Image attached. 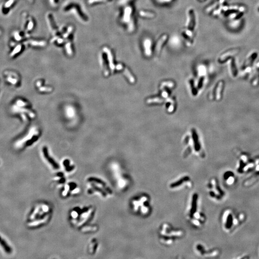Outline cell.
I'll list each match as a JSON object with an SVG mask.
<instances>
[{
    "mask_svg": "<svg viewBox=\"0 0 259 259\" xmlns=\"http://www.w3.org/2000/svg\"><path fill=\"white\" fill-rule=\"evenodd\" d=\"M10 110L12 114L19 117L23 122H28L34 117L29 103L21 98H17L12 101Z\"/></svg>",
    "mask_w": 259,
    "mask_h": 259,
    "instance_id": "obj_1",
    "label": "cell"
},
{
    "mask_svg": "<svg viewBox=\"0 0 259 259\" xmlns=\"http://www.w3.org/2000/svg\"><path fill=\"white\" fill-rule=\"evenodd\" d=\"M94 213V209L91 207H86L83 209L74 208L71 211V222L75 227L81 228L83 225L90 221Z\"/></svg>",
    "mask_w": 259,
    "mask_h": 259,
    "instance_id": "obj_2",
    "label": "cell"
},
{
    "mask_svg": "<svg viewBox=\"0 0 259 259\" xmlns=\"http://www.w3.org/2000/svg\"><path fill=\"white\" fill-rule=\"evenodd\" d=\"M87 181L89 185L87 191L90 194L98 192V194L105 197L112 194L111 189L101 179L92 177L89 178Z\"/></svg>",
    "mask_w": 259,
    "mask_h": 259,
    "instance_id": "obj_3",
    "label": "cell"
},
{
    "mask_svg": "<svg viewBox=\"0 0 259 259\" xmlns=\"http://www.w3.org/2000/svg\"><path fill=\"white\" fill-rule=\"evenodd\" d=\"M2 78L5 83L12 89H18L21 86V77L16 71L5 70L2 72Z\"/></svg>",
    "mask_w": 259,
    "mask_h": 259,
    "instance_id": "obj_4",
    "label": "cell"
},
{
    "mask_svg": "<svg viewBox=\"0 0 259 259\" xmlns=\"http://www.w3.org/2000/svg\"><path fill=\"white\" fill-rule=\"evenodd\" d=\"M37 132L34 128H32L28 134L16 140L14 143L16 148L22 149L32 145L36 140Z\"/></svg>",
    "mask_w": 259,
    "mask_h": 259,
    "instance_id": "obj_5",
    "label": "cell"
},
{
    "mask_svg": "<svg viewBox=\"0 0 259 259\" xmlns=\"http://www.w3.org/2000/svg\"><path fill=\"white\" fill-rule=\"evenodd\" d=\"M79 190L77 189V185L74 183H71L66 185L63 188L62 195L63 197H66L71 194H75L79 192Z\"/></svg>",
    "mask_w": 259,
    "mask_h": 259,
    "instance_id": "obj_6",
    "label": "cell"
},
{
    "mask_svg": "<svg viewBox=\"0 0 259 259\" xmlns=\"http://www.w3.org/2000/svg\"><path fill=\"white\" fill-rule=\"evenodd\" d=\"M257 57V53L254 52V53L251 54V55L248 56V57L246 59L242 66L243 70L246 71L245 72L246 73L250 72L249 71H250L251 65H253V62H254Z\"/></svg>",
    "mask_w": 259,
    "mask_h": 259,
    "instance_id": "obj_7",
    "label": "cell"
},
{
    "mask_svg": "<svg viewBox=\"0 0 259 259\" xmlns=\"http://www.w3.org/2000/svg\"><path fill=\"white\" fill-rule=\"evenodd\" d=\"M239 52V50L238 49H233L229 50L226 53L223 54L219 58V60L221 62H224L226 61L229 60L230 59L233 58L234 55H236Z\"/></svg>",
    "mask_w": 259,
    "mask_h": 259,
    "instance_id": "obj_8",
    "label": "cell"
},
{
    "mask_svg": "<svg viewBox=\"0 0 259 259\" xmlns=\"http://www.w3.org/2000/svg\"><path fill=\"white\" fill-rule=\"evenodd\" d=\"M16 0H7L5 2L2 6H1V13L2 14L6 15L9 12L10 10L13 7V5L14 4Z\"/></svg>",
    "mask_w": 259,
    "mask_h": 259,
    "instance_id": "obj_9",
    "label": "cell"
},
{
    "mask_svg": "<svg viewBox=\"0 0 259 259\" xmlns=\"http://www.w3.org/2000/svg\"><path fill=\"white\" fill-rule=\"evenodd\" d=\"M47 18L48 23L49 25L50 28L52 29V31L54 35L57 36H58L59 32L58 31L57 29H55L56 26H55V22H54L53 18V16H52L51 14H48Z\"/></svg>",
    "mask_w": 259,
    "mask_h": 259,
    "instance_id": "obj_10",
    "label": "cell"
},
{
    "mask_svg": "<svg viewBox=\"0 0 259 259\" xmlns=\"http://www.w3.org/2000/svg\"><path fill=\"white\" fill-rule=\"evenodd\" d=\"M22 50V46L18 45L13 50L11 53L10 54V57L12 58L15 57L20 53Z\"/></svg>",
    "mask_w": 259,
    "mask_h": 259,
    "instance_id": "obj_11",
    "label": "cell"
},
{
    "mask_svg": "<svg viewBox=\"0 0 259 259\" xmlns=\"http://www.w3.org/2000/svg\"><path fill=\"white\" fill-rule=\"evenodd\" d=\"M167 36H166V35H164V36H163L162 37L160 38V40H159L158 43H157V45H156V52H157V53H159V52H160V49H161V47L162 46L163 43H164L166 40H167Z\"/></svg>",
    "mask_w": 259,
    "mask_h": 259,
    "instance_id": "obj_12",
    "label": "cell"
},
{
    "mask_svg": "<svg viewBox=\"0 0 259 259\" xmlns=\"http://www.w3.org/2000/svg\"><path fill=\"white\" fill-rule=\"evenodd\" d=\"M0 244L2 246V248H4V250L5 251V252L7 253H11L12 252V249L8 245H7V243L3 239H1L0 240Z\"/></svg>",
    "mask_w": 259,
    "mask_h": 259,
    "instance_id": "obj_13",
    "label": "cell"
},
{
    "mask_svg": "<svg viewBox=\"0 0 259 259\" xmlns=\"http://www.w3.org/2000/svg\"><path fill=\"white\" fill-rule=\"evenodd\" d=\"M31 45L33 46H44L46 43L45 41H33L32 42H30V43Z\"/></svg>",
    "mask_w": 259,
    "mask_h": 259,
    "instance_id": "obj_14",
    "label": "cell"
},
{
    "mask_svg": "<svg viewBox=\"0 0 259 259\" xmlns=\"http://www.w3.org/2000/svg\"><path fill=\"white\" fill-rule=\"evenodd\" d=\"M131 8L130 7H127L125 9V12L124 14V20L126 22L130 18V16L131 13Z\"/></svg>",
    "mask_w": 259,
    "mask_h": 259,
    "instance_id": "obj_15",
    "label": "cell"
},
{
    "mask_svg": "<svg viewBox=\"0 0 259 259\" xmlns=\"http://www.w3.org/2000/svg\"><path fill=\"white\" fill-rule=\"evenodd\" d=\"M140 14L142 17H152L154 16V15L148 12H143V11L140 12Z\"/></svg>",
    "mask_w": 259,
    "mask_h": 259,
    "instance_id": "obj_16",
    "label": "cell"
},
{
    "mask_svg": "<svg viewBox=\"0 0 259 259\" xmlns=\"http://www.w3.org/2000/svg\"><path fill=\"white\" fill-rule=\"evenodd\" d=\"M150 41L149 40H146L145 42V47L146 48V53H150Z\"/></svg>",
    "mask_w": 259,
    "mask_h": 259,
    "instance_id": "obj_17",
    "label": "cell"
},
{
    "mask_svg": "<svg viewBox=\"0 0 259 259\" xmlns=\"http://www.w3.org/2000/svg\"><path fill=\"white\" fill-rule=\"evenodd\" d=\"M66 49L68 52V53H71L72 52V44L71 42H68L66 45Z\"/></svg>",
    "mask_w": 259,
    "mask_h": 259,
    "instance_id": "obj_18",
    "label": "cell"
},
{
    "mask_svg": "<svg viewBox=\"0 0 259 259\" xmlns=\"http://www.w3.org/2000/svg\"><path fill=\"white\" fill-rule=\"evenodd\" d=\"M52 4L53 5H57L58 4L59 0H50Z\"/></svg>",
    "mask_w": 259,
    "mask_h": 259,
    "instance_id": "obj_19",
    "label": "cell"
},
{
    "mask_svg": "<svg viewBox=\"0 0 259 259\" xmlns=\"http://www.w3.org/2000/svg\"><path fill=\"white\" fill-rule=\"evenodd\" d=\"M1 239H2L1 237V236H0V240H1Z\"/></svg>",
    "mask_w": 259,
    "mask_h": 259,
    "instance_id": "obj_20",
    "label": "cell"
}]
</instances>
